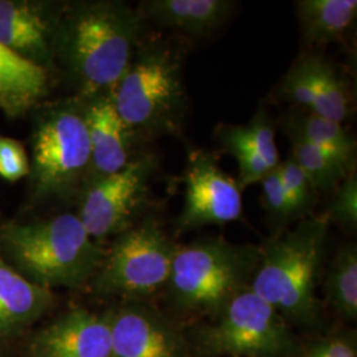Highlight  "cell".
<instances>
[{
    "mask_svg": "<svg viewBox=\"0 0 357 357\" xmlns=\"http://www.w3.org/2000/svg\"><path fill=\"white\" fill-rule=\"evenodd\" d=\"M142 16L121 1H82L59 15L54 51L79 93H112L131 64Z\"/></svg>",
    "mask_w": 357,
    "mask_h": 357,
    "instance_id": "cell-1",
    "label": "cell"
},
{
    "mask_svg": "<svg viewBox=\"0 0 357 357\" xmlns=\"http://www.w3.org/2000/svg\"><path fill=\"white\" fill-rule=\"evenodd\" d=\"M328 218L310 217L261 249L250 289L286 321L311 326L318 319L317 282L326 250Z\"/></svg>",
    "mask_w": 357,
    "mask_h": 357,
    "instance_id": "cell-2",
    "label": "cell"
},
{
    "mask_svg": "<svg viewBox=\"0 0 357 357\" xmlns=\"http://www.w3.org/2000/svg\"><path fill=\"white\" fill-rule=\"evenodd\" d=\"M1 243L22 274L45 289L73 287L88 281L102 257L78 216L72 213L13 224L3 230Z\"/></svg>",
    "mask_w": 357,
    "mask_h": 357,
    "instance_id": "cell-3",
    "label": "cell"
},
{
    "mask_svg": "<svg viewBox=\"0 0 357 357\" xmlns=\"http://www.w3.org/2000/svg\"><path fill=\"white\" fill-rule=\"evenodd\" d=\"M112 98L130 132L149 138L180 135L188 102L178 53L162 43L137 52Z\"/></svg>",
    "mask_w": 357,
    "mask_h": 357,
    "instance_id": "cell-4",
    "label": "cell"
},
{
    "mask_svg": "<svg viewBox=\"0 0 357 357\" xmlns=\"http://www.w3.org/2000/svg\"><path fill=\"white\" fill-rule=\"evenodd\" d=\"M261 249L224 238H206L176 246L166 289L169 302L183 312L211 314L249 287Z\"/></svg>",
    "mask_w": 357,
    "mask_h": 357,
    "instance_id": "cell-5",
    "label": "cell"
},
{
    "mask_svg": "<svg viewBox=\"0 0 357 357\" xmlns=\"http://www.w3.org/2000/svg\"><path fill=\"white\" fill-rule=\"evenodd\" d=\"M196 344L212 357H290L296 349L287 321L250 286L197 331Z\"/></svg>",
    "mask_w": 357,
    "mask_h": 357,
    "instance_id": "cell-6",
    "label": "cell"
},
{
    "mask_svg": "<svg viewBox=\"0 0 357 357\" xmlns=\"http://www.w3.org/2000/svg\"><path fill=\"white\" fill-rule=\"evenodd\" d=\"M90 143L85 110L63 103L40 116L32 139L29 174L41 197L65 195L89 174Z\"/></svg>",
    "mask_w": 357,
    "mask_h": 357,
    "instance_id": "cell-7",
    "label": "cell"
},
{
    "mask_svg": "<svg viewBox=\"0 0 357 357\" xmlns=\"http://www.w3.org/2000/svg\"><path fill=\"white\" fill-rule=\"evenodd\" d=\"M175 250L159 224L144 220L118 234L96 286L101 293L150 298L166 287Z\"/></svg>",
    "mask_w": 357,
    "mask_h": 357,
    "instance_id": "cell-8",
    "label": "cell"
},
{
    "mask_svg": "<svg viewBox=\"0 0 357 357\" xmlns=\"http://www.w3.org/2000/svg\"><path fill=\"white\" fill-rule=\"evenodd\" d=\"M156 166L153 155H142L113 175L90 180L77 216L93 240L132 227L146 203Z\"/></svg>",
    "mask_w": 357,
    "mask_h": 357,
    "instance_id": "cell-9",
    "label": "cell"
},
{
    "mask_svg": "<svg viewBox=\"0 0 357 357\" xmlns=\"http://www.w3.org/2000/svg\"><path fill=\"white\" fill-rule=\"evenodd\" d=\"M185 199L176 220L178 231H190L206 225H224L243 213V191L228 176L211 153L193 150L184 172Z\"/></svg>",
    "mask_w": 357,
    "mask_h": 357,
    "instance_id": "cell-10",
    "label": "cell"
},
{
    "mask_svg": "<svg viewBox=\"0 0 357 357\" xmlns=\"http://www.w3.org/2000/svg\"><path fill=\"white\" fill-rule=\"evenodd\" d=\"M109 320L112 357H190L184 336L155 310L125 307Z\"/></svg>",
    "mask_w": 357,
    "mask_h": 357,
    "instance_id": "cell-11",
    "label": "cell"
},
{
    "mask_svg": "<svg viewBox=\"0 0 357 357\" xmlns=\"http://www.w3.org/2000/svg\"><path fill=\"white\" fill-rule=\"evenodd\" d=\"M57 23L44 3L0 0V45L45 70L56 57Z\"/></svg>",
    "mask_w": 357,
    "mask_h": 357,
    "instance_id": "cell-12",
    "label": "cell"
},
{
    "mask_svg": "<svg viewBox=\"0 0 357 357\" xmlns=\"http://www.w3.org/2000/svg\"><path fill=\"white\" fill-rule=\"evenodd\" d=\"M278 93L305 106L312 114L343 122L349 114V97L344 81L326 59L305 56L296 60L282 78Z\"/></svg>",
    "mask_w": 357,
    "mask_h": 357,
    "instance_id": "cell-13",
    "label": "cell"
},
{
    "mask_svg": "<svg viewBox=\"0 0 357 357\" xmlns=\"http://www.w3.org/2000/svg\"><path fill=\"white\" fill-rule=\"evenodd\" d=\"M35 357H112L109 317L75 308L38 335Z\"/></svg>",
    "mask_w": 357,
    "mask_h": 357,
    "instance_id": "cell-14",
    "label": "cell"
},
{
    "mask_svg": "<svg viewBox=\"0 0 357 357\" xmlns=\"http://www.w3.org/2000/svg\"><path fill=\"white\" fill-rule=\"evenodd\" d=\"M85 110L90 143V180L113 175L130 159V131L115 110L112 93L90 98Z\"/></svg>",
    "mask_w": 357,
    "mask_h": 357,
    "instance_id": "cell-15",
    "label": "cell"
},
{
    "mask_svg": "<svg viewBox=\"0 0 357 357\" xmlns=\"http://www.w3.org/2000/svg\"><path fill=\"white\" fill-rule=\"evenodd\" d=\"M236 7L230 0H149L143 15L155 24L192 36H204L222 26Z\"/></svg>",
    "mask_w": 357,
    "mask_h": 357,
    "instance_id": "cell-16",
    "label": "cell"
},
{
    "mask_svg": "<svg viewBox=\"0 0 357 357\" xmlns=\"http://www.w3.org/2000/svg\"><path fill=\"white\" fill-rule=\"evenodd\" d=\"M48 91L45 69L0 45V110L19 116L31 110Z\"/></svg>",
    "mask_w": 357,
    "mask_h": 357,
    "instance_id": "cell-17",
    "label": "cell"
},
{
    "mask_svg": "<svg viewBox=\"0 0 357 357\" xmlns=\"http://www.w3.org/2000/svg\"><path fill=\"white\" fill-rule=\"evenodd\" d=\"M51 302L50 289L29 281L0 255V331L36 318Z\"/></svg>",
    "mask_w": 357,
    "mask_h": 357,
    "instance_id": "cell-18",
    "label": "cell"
},
{
    "mask_svg": "<svg viewBox=\"0 0 357 357\" xmlns=\"http://www.w3.org/2000/svg\"><path fill=\"white\" fill-rule=\"evenodd\" d=\"M295 7L302 36L308 44L336 41L356 20V0H299Z\"/></svg>",
    "mask_w": 357,
    "mask_h": 357,
    "instance_id": "cell-19",
    "label": "cell"
},
{
    "mask_svg": "<svg viewBox=\"0 0 357 357\" xmlns=\"http://www.w3.org/2000/svg\"><path fill=\"white\" fill-rule=\"evenodd\" d=\"M284 132L291 142V158L303 171L315 193L335 191L347 175L355 171V167L347 166L305 139L289 121L284 123Z\"/></svg>",
    "mask_w": 357,
    "mask_h": 357,
    "instance_id": "cell-20",
    "label": "cell"
},
{
    "mask_svg": "<svg viewBox=\"0 0 357 357\" xmlns=\"http://www.w3.org/2000/svg\"><path fill=\"white\" fill-rule=\"evenodd\" d=\"M326 298L330 306L347 319L357 317V249L347 243L339 249L326 278Z\"/></svg>",
    "mask_w": 357,
    "mask_h": 357,
    "instance_id": "cell-21",
    "label": "cell"
},
{
    "mask_svg": "<svg viewBox=\"0 0 357 357\" xmlns=\"http://www.w3.org/2000/svg\"><path fill=\"white\" fill-rule=\"evenodd\" d=\"M301 135L317 146L321 151L330 153L347 166L355 167L356 142L349 135L340 122L308 114L287 119Z\"/></svg>",
    "mask_w": 357,
    "mask_h": 357,
    "instance_id": "cell-22",
    "label": "cell"
},
{
    "mask_svg": "<svg viewBox=\"0 0 357 357\" xmlns=\"http://www.w3.org/2000/svg\"><path fill=\"white\" fill-rule=\"evenodd\" d=\"M231 134L243 142L246 147L258 153L268 166L275 168L280 165L278 149L275 144V131L270 115L265 109H258L248 125H228Z\"/></svg>",
    "mask_w": 357,
    "mask_h": 357,
    "instance_id": "cell-23",
    "label": "cell"
},
{
    "mask_svg": "<svg viewBox=\"0 0 357 357\" xmlns=\"http://www.w3.org/2000/svg\"><path fill=\"white\" fill-rule=\"evenodd\" d=\"M216 137L221 147L238 163V178L236 181L241 191L255 183H259L271 169H274L258 153L246 147L243 142L238 141L231 134L228 125H222L217 128Z\"/></svg>",
    "mask_w": 357,
    "mask_h": 357,
    "instance_id": "cell-24",
    "label": "cell"
},
{
    "mask_svg": "<svg viewBox=\"0 0 357 357\" xmlns=\"http://www.w3.org/2000/svg\"><path fill=\"white\" fill-rule=\"evenodd\" d=\"M259 183L262 187L264 206L268 212V220L274 225L284 227L294 218L301 216L282 184L278 167L271 169Z\"/></svg>",
    "mask_w": 357,
    "mask_h": 357,
    "instance_id": "cell-25",
    "label": "cell"
},
{
    "mask_svg": "<svg viewBox=\"0 0 357 357\" xmlns=\"http://www.w3.org/2000/svg\"><path fill=\"white\" fill-rule=\"evenodd\" d=\"M278 172L282 184L295 208L301 216L305 215L315 203V191L308 183L306 175L291 156L278 165Z\"/></svg>",
    "mask_w": 357,
    "mask_h": 357,
    "instance_id": "cell-26",
    "label": "cell"
},
{
    "mask_svg": "<svg viewBox=\"0 0 357 357\" xmlns=\"http://www.w3.org/2000/svg\"><path fill=\"white\" fill-rule=\"evenodd\" d=\"M330 217L349 228L357 225V176L352 171L336 188L330 205Z\"/></svg>",
    "mask_w": 357,
    "mask_h": 357,
    "instance_id": "cell-27",
    "label": "cell"
},
{
    "mask_svg": "<svg viewBox=\"0 0 357 357\" xmlns=\"http://www.w3.org/2000/svg\"><path fill=\"white\" fill-rule=\"evenodd\" d=\"M29 159L20 142L0 137V176L17 181L29 174Z\"/></svg>",
    "mask_w": 357,
    "mask_h": 357,
    "instance_id": "cell-28",
    "label": "cell"
},
{
    "mask_svg": "<svg viewBox=\"0 0 357 357\" xmlns=\"http://www.w3.org/2000/svg\"><path fill=\"white\" fill-rule=\"evenodd\" d=\"M305 357H357L356 342L344 333L330 335L311 345Z\"/></svg>",
    "mask_w": 357,
    "mask_h": 357,
    "instance_id": "cell-29",
    "label": "cell"
}]
</instances>
